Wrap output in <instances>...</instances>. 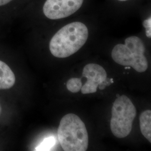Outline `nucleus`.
<instances>
[{
	"instance_id": "5",
	"label": "nucleus",
	"mask_w": 151,
	"mask_h": 151,
	"mask_svg": "<svg viewBox=\"0 0 151 151\" xmlns=\"http://www.w3.org/2000/svg\"><path fill=\"white\" fill-rule=\"evenodd\" d=\"M83 0H46L43 12L50 20H58L70 16L78 10Z\"/></svg>"
},
{
	"instance_id": "2",
	"label": "nucleus",
	"mask_w": 151,
	"mask_h": 151,
	"mask_svg": "<svg viewBox=\"0 0 151 151\" xmlns=\"http://www.w3.org/2000/svg\"><path fill=\"white\" fill-rule=\"evenodd\" d=\"M60 144L65 151H85L88 136L85 124L74 114H68L60 122L58 129Z\"/></svg>"
},
{
	"instance_id": "7",
	"label": "nucleus",
	"mask_w": 151,
	"mask_h": 151,
	"mask_svg": "<svg viewBox=\"0 0 151 151\" xmlns=\"http://www.w3.org/2000/svg\"><path fill=\"white\" fill-rule=\"evenodd\" d=\"M16 78L9 66L0 60V90H8L14 86Z\"/></svg>"
},
{
	"instance_id": "3",
	"label": "nucleus",
	"mask_w": 151,
	"mask_h": 151,
	"mask_svg": "<svg viewBox=\"0 0 151 151\" xmlns=\"http://www.w3.org/2000/svg\"><path fill=\"white\" fill-rule=\"evenodd\" d=\"M145 52V47L142 40L133 36L127 38L124 44L116 45L112 50L111 57L116 63L131 67L137 72L142 73L148 67Z\"/></svg>"
},
{
	"instance_id": "15",
	"label": "nucleus",
	"mask_w": 151,
	"mask_h": 151,
	"mask_svg": "<svg viewBox=\"0 0 151 151\" xmlns=\"http://www.w3.org/2000/svg\"><path fill=\"white\" fill-rule=\"evenodd\" d=\"M1 105H0V114H1Z\"/></svg>"
},
{
	"instance_id": "6",
	"label": "nucleus",
	"mask_w": 151,
	"mask_h": 151,
	"mask_svg": "<svg viewBox=\"0 0 151 151\" xmlns=\"http://www.w3.org/2000/svg\"><path fill=\"white\" fill-rule=\"evenodd\" d=\"M82 77L86 78L87 81L82 86L81 92L83 94H88L97 91L99 85L107 78V73L102 66L90 63L83 68Z\"/></svg>"
},
{
	"instance_id": "12",
	"label": "nucleus",
	"mask_w": 151,
	"mask_h": 151,
	"mask_svg": "<svg viewBox=\"0 0 151 151\" xmlns=\"http://www.w3.org/2000/svg\"><path fill=\"white\" fill-rule=\"evenodd\" d=\"M143 25L146 29V36L148 38H151V17H150L143 22Z\"/></svg>"
},
{
	"instance_id": "10",
	"label": "nucleus",
	"mask_w": 151,
	"mask_h": 151,
	"mask_svg": "<svg viewBox=\"0 0 151 151\" xmlns=\"http://www.w3.org/2000/svg\"><path fill=\"white\" fill-rule=\"evenodd\" d=\"M82 86L81 78H72L67 83V89L73 93H76L81 91Z\"/></svg>"
},
{
	"instance_id": "14",
	"label": "nucleus",
	"mask_w": 151,
	"mask_h": 151,
	"mask_svg": "<svg viewBox=\"0 0 151 151\" xmlns=\"http://www.w3.org/2000/svg\"><path fill=\"white\" fill-rule=\"evenodd\" d=\"M118 1H127V0H118Z\"/></svg>"
},
{
	"instance_id": "4",
	"label": "nucleus",
	"mask_w": 151,
	"mask_h": 151,
	"mask_svg": "<svg viewBox=\"0 0 151 151\" xmlns=\"http://www.w3.org/2000/svg\"><path fill=\"white\" fill-rule=\"evenodd\" d=\"M110 128L114 135L123 138L129 134L136 115L134 104L125 95L119 96L113 104Z\"/></svg>"
},
{
	"instance_id": "11",
	"label": "nucleus",
	"mask_w": 151,
	"mask_h": 151,
	"mask_svg": "<svg viewBox=\"0 0 151 151\" xmlns=\"http://www.w3.org/2000/svg\"><path fill=\"white\" fill-rule=\"evenodd\" d=\"M17 0H0V12L7 11L15 7V4Z\"/></svg>"
},
{
	"instance_id": "16",
	"label": "nucleus",
	"mask_w": 151,
	"mask_h": 151,
	"mask_svg": "<svg viewBox=\"0 0 151 151\" xmlns=\"http://www.w3.org/2000/svg\"><path fill=\"white\" fill-rule=\"evenodd\" d=\"M119 95H118H118H116V97H119Z\"/></svg>"
},
{
	"instance_id": "1",
	"label": "nucleus",
	"mask_w": 151,
	"mask_h": 151,
	"mask_svg": "<svg viewBox=\"0 0 151 151\" xmlns=\"http://www.w3.org/2000/svg\"><path fill=\"white\" fill-rule=\"evenodd\" d=\"M88 36V29L82 22L68 24L62 27L51 39L49 42L50 53L57 58L68 57L83 46Z\"/></svg>"
},
{
	"instance_id": "9",
	"label": "nucleus",
	"mask_w": 151,
	"mask_h": 151,
	"mask_svg": "<svg viewBox=\"0 0 151 151\" xmlns=\"http://www.w3.org/2000/svg\"><path fill=\"white\" fill-rule=\"evenodd\" d=\"M55 144L54 137H49L44 139L42 143L35 148V151H50Z\"/></svg>"
},
{
	"instance_id": "8",
	"label": "nucleus",
	"mask_w": 151,
	"mask_h": 151,
	"mask_svg": "<svg viewBox=\"0 0 151 151\" xmlns=\"http://www.w3.org/2000/svg\"><path fill=\"white\" fill-rule=\"evenodd\" d=\"M140 128L143 135L151 142V111L147 110L140 115Z\"/></svg>"
},
{
	"instance_id": "13",
	"label": "nucleus",
	"mask_w": 151,
	"mask_h": 151,
	"mask_svg": "<svg viewBox=\"0 0 151 151\" xmlns=\"http://www.w3.org/2000/svg\"><path fill=\"white\" fill-rule=\"evenodd\" d=\"M113 82L114 81L113 78H109L107 77L104 81L102 82L99 85V88H100V90H104V89L106 88V87L110 85H111V83H113Z\"/></svg>"
}]
</instances>
